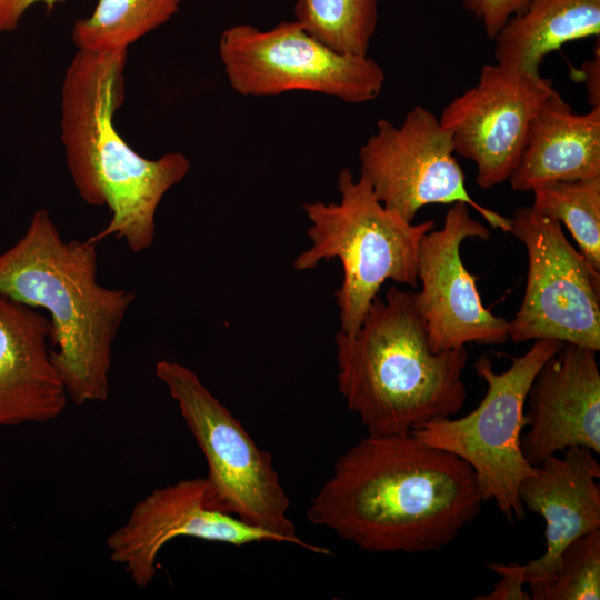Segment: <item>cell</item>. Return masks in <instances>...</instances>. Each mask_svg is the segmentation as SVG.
Here are the masks:
<instances>
[{
    "label": "cell",
    "mask_w": 600,
    "mask_h": 600,
    "mask_svg": "<svg viewBox=\"0 0 600 600\" xmlns=\"http://www.w3.org/2000/svg\"><path fill=\"white\" fill-rule=\"evenodd\" d=\"M489 240L490 231L470 214L464 202H454L441 229H431L418 250L416 309L421 317L431 351L503 344L509 339V321L493 314L482 303L476 281L461 258L466 239Z\"/></svg>",
    "instance_id": "8fae6325"
},
{
    "label": "cell",
    "mask_w": 600,
    "mask_h": 600,
    "mask_svg": "<svg viewBox=\"0 0 600 600\" xmlns=\"http://www.w3.org/2000/svg\"><path fill=\"white\" fill-rule=\"evenodd\" d=\"M156 376L177 402L201 449L206 477L216 506L223 512L318 554L330 550L298 537L288 517L290 500L272 457L261 450L239 420L201 382L194 371L169 360L156 364Z\"/></svg>",
    "instance_id": "52a82bcc"
},
{
    "label": "cell",
    "mask_w": 600,
    "mask_h": 600,
    "mask_svg": "<svg viewBox=\"0 0 600 600\" xmlns=\"http://www.w3.org/2000/svg\"><path fill=\"white\" fill-rule=\"evenodd\" d=\"M582 81L587 89L588 101L591 107H600V50L599 42L596 54L581 66Z\"/></svg>",
    "instance_id": "484cf974"
},
{
    "label": "cell",
    "mask_w": 600,
    "mask_h": 600,
    "mask_svg": "<svg viewBox=\"0 0 600 600\" xmlns=\"http://www.w3.org/2000/svg\"><path fill=\"white\" fill-rule=\"evenodd\" d=\"M530 0H463V6L481 21L486 34L493 39L506 22L523 10Z\"/></svg>",
    "instance_id": "603a6c76"
},
{
    "label": "cell",
    "mask_w": 600,
    "mask_h": 600,
    "mask_svg": "<svg viewBox=\"0 0 600 600\" xmlns=\"http://www.w3.org/2000/svg\"><path fill=\"white\" fill-rule=\"evenodd\" d=\"M182 0H98L92 13L76 21L72 40L78 50L106 52L129 46L168 22Z\"/></svg>",
    "instance_id": "d6986e66"
},
{
    "label": "cell",
    "mask_w": 600,
    "mask_h": 600,
    "mask_svg": "<svg viewBox=\"0 0 600 600\" xmlns=\"http://www.w3.org/2000/svg\"><path fill=\"white\" fill-rule=\"evenodd\" d=\"M526 247L527 283L509 321V339H552L599 351L600 272L566 238L560 222L532 207L510 217V230Z\"/></svg>",
    "instance_id": "9c48e42d"
},
{
    "label": "cell",
    "mask_w": 600,
    "mask_h": 600,
    "mask_svg": "<svg viewBox=\"0 0 600 600\" xmlns=\"http://www.w3.org/2000/svg\"><path fill=\"white\" fill-rule=\"evenodd\" d=\"M219 54L231 88L246 97L301 90L364 103L380 94L384 82L373 59L332 50L296 20L269 30L232 26L220 36Z\"/></svg>",
    "instance_id": "ba28073f"
},
{
    "label": "cell",
    "mask_w": 600,
    "mask_h": 600,
    "mask_svg": "<svg viewBox=\"0 0 600 600\" xmlns=\"http://www.w3.org/2000/svg\"><path fill=\"white\" fill-rule=\"evenodd\" d=\"M600 177V107L574 113L554 91L529 127L520 160L508 179L527 192L556 181Z\"/></svg>",
    "instance_id": "e0dca14e"
},
{
    "label": "cell",
    "mask_w": 600,
    "mask_h": 600,
    "mask_svg": "<svg viewBox=\"0 0 600 600\" xmlns=\"http://www.w3.org/2000/svg\"><path fill=\"white\" fill-rule=\"evenodd\" d=\"M296 21L332 50L368 56L378 23V0H298Z\"/></svg>",
    "instance_id": "ffe728a7"
},
{
    "label": "cell",
    "mask_w": 600,
    "mask_h": 600,
    "mask_svg": "<svg viewBox=\"0 0 600 600\" xmlns=\"http://www.w3.org/2000/svg\"><path fill=\"white\" fill-rule=\"evenodd\" d=\"M528 584L533 600H599L600 529L570 542L549 579Z\"/></svg>",
    "instance_id": "7402d4cb"
},
{
    "label": "cell",
    "mask_w": 600,
    "mask_h": 600,
    "mask_svg": "<svg viewBox=\"0 0 600 600\" xmlns=\"http://www.w3.org/2000/svg\"><path fill=\"white\" fill-rule=\"evenodd\" d=\"M599 34L600 0H530L494 36V58L506 68L540 74L547 54Z\"/></svg>",
    "instance_id": "ac0fdd59"
},
{
    "label": "cell",
    "mask_w": 600,
    "mask_h": 600,
    "mask_svg": "<svg viewBox=\"0 0 600 600\" xmlns=\"http://www.w3.org/2000/svg\"><path fill=\"white\" fill-rule=\"evenodd\" d=\"M450 132L430 110L416 106L396 126L381 119L360 147V174L387 208L413 222L428 204L464 202L503 232L510 218L481 206L466 188Z\"/></svg>",
    "instance_id": "30bf717a"
},
{
    "label": "cell",
    "mask_w": 600,
    "mask_h": 600,
    "mask_svg": "<svg viewBox=\"0 0 600 600\" xmlns=\"http://www.w3.org/2000/svg\"><path fill=\"white\" fill-rule=\"evenodd\" d=\"M334 341L340 393L368 434H408L466 402L467 349L431 351L414 291L389 288L353 334Z\"/></svg>",
    "instance_id": "277c9868"
},
{
    "label": "cell",
    "mask_w": 600,
    "mask_h": 600,
    "mask_svg": "<svg viewBox=\"0 0 600 600\" xmlns=\"http://www.w3.org/2000/svg\"><path fill=\"white\" fill-rule=\"evenodd\" d=\"M597 350L563 343L538 371L527 396L521 449L531 466L573 447L600 453Z\"/></svg>",
    "instance_id": "5bb4252c"
},
{
    "label": "cell",
    "mask_w": 600,
    "mask_h": 600,
    "mask_svg": "<svg viewBox=\"0 0 600 600\" xmlns=\"http://www.w3.org/2000/svg\"><path fill=\"white\" fill-rule=\"evenodd\" d=\"M338 190L339 202L303 204L311 247L297 256L293 268L303 271L322 260H340L343 278L334 292L340 331L353 334L387 280L417 287L420 241L436 222H408L377 199L363 176L354 179L348 168L339 172Z\"/></svg>",
    "instance_id": "5b68a950"
},
{
    "label": "cell",
    "mask_w": 600,
    "mask_h": 600,
    "mask_svg": "<svg viewBox=\"0 0 600 600\" xmlns=\"http://www.w3.org/2000/svg\"><path fill=\"white\" fill-rule=\"evenodd\" d=\"M482 503L456 454L411 433L368 434L337 459L307 518L367 552L422 553L452 543Z\"/></svg>",
    "instance_id": "6da1fadb"
},
{
    "label": "cell",
    "mask_w": 600,
    "mask_h": 600,
    "mask_svg": "<svg viewBox=\"0 0 600 600\" xmlns=\"http://www.w3.org/2000/svg\"><path fill=\"white\" fill-rule=\"evenodd\" d=\"M549 79L496 62L477 83L456 97L439 120L456 153L476 163V183L489 189L508 180L523 151L529 127L554 92Z\"/></svg>",
    "instance_id": "7c38bea8"
},
{
    "label": "cell",
    "mask_w": 600,
    "mask_h": 600,
    "mask_svg": "<svg viewBox=\"0 0 600 600\" xmlns=\"http://www.w3.org/2000/svg\"><path fill=\"white\" fill-rule=\"evenodd\" d=\"M562 344L552 339L534 340L526 353L511 358V366L502 372L494 371L488 357H479L474 370L487 391L478 407L461 418L434 419L410 432L422 443L467 462L483 502L492 500L511 522L526 514L519 487L534 472L521 449L527 396L540 368Z\"/></svg>",
    "instance_id": "8992f818"
},
{
    "label": "cell",
    "mask_w": 600,
    "mask_h": 600,
    "mask_svg": "<svg viewBox=\"0 0 600 600\" xmlns=\"http://www.w3.org/2000/svg\"><path fill=\"white\" fill-rule=\"evenodd\" d=\"M62 1L64 0H0V33L14 31L31 6L42 2L51 9Z\"/></svg>",
    "instance_id": "d4e9b609"
},
{
    "label": "cell",
    "mask_w": 600,
    "mask_h": 600,
    "mask_svg": "<svg viewBox=\"0 0 600 600\" xmlns=\"http://www.w3.org/2000/svg\"><path fill=\"white\" fill-rule=\"evenodd\" d=\"M127 56L128 50L77 51L62 83L61 141L81 199L110 212L107 226L88 239L99 243L113 236L139 253L152 246L158 207L190 161L180 152L144 158L118 132Z\"/></svg>",
    "instance_id": "7a4b0ae2"
},
{
    "label": "cell",
    "mask_w": 600,
    "mask_h": 600,
    "mask_svg": "<svg viewBox=\"0 0 600 600\" xmlns=\"http://www.w3.org/2000/svg\"><path fill=\"white\" fill-rule=\"evenodd\" d=\"M97 246L64 240L50 213L38 209L0 253V292L48 312L52 361L78 406L108 398L113 343L136 299L99 282Z\"/></svg>",
    "instance_id": "3957f363"
},
{
    "label": "cell",
    "mask_w": 600,
    "mask_h": 600,
    "mask_svg": "<svg viewBox=\"0 0 600 600\" xmlns=\"http://www.w3.org/2000/svg\"><path fill=\"white\" fill-rule=\"evenodd\" d=\"M531 191V207L562 222L586 261L600 272V177L549 182Z\"/></svg>",
    "instance_id": "44dd1931"
},
{
    "label": "cell",
    "mask_w": 600,
    "mask_h": 600,
    "mask_svg": "<svg viewBox=\"0 0 600 600\" xmlns=\"http://www.w3.org/2000/svg\"><path fill=\"white\" fill-rule=\"evenodd\" d=\"M487 566L501 579L490 592L479 594L473 598L474 600H531L530 593L523 589V584L527 583L524 564L491 562Z\"/></svg>",
    "instance_id": "cb8c5ba5"
},
{
    "label": "cell",
    "mask_w": 600,
    "mask_h": 600,
    "mask_svg": "<svg viewBox=\"0 0 600 600\" xmlns=\"http://www.w3.org/2000/svg\"><path fill=\"white\" fill-rule=\"evenodd\" d=\"M584 447L566 449L534 466L519 487L524 509L546 523V551L526 566L527 583L541 582L556 571L563 549L600 529V464Z\"/></svg>",
    "instance_id": "2e32d148"
},
{
    "label": "cell",
    "mask_w": 600,
    "mask_h": 600,
    "mask_svg": "<svg viewBox=\"0 0 600 600\" xmlns=\"http://www.w3.org/2000/svg\"><path fill=\"white\" fill-rule=\"evenodd\" d=\"M49 344L48 316L0 292V427L44 423L66 409Z\"/></svg>",
    "instance_id": "9a60e30c"
},
{
    "label": "cell",
    "mask_w": 600,
    "mask_h": 600,
    "mask_svg": "<svg viewBox=\"0 0 600 600\" xmlns=\"http://www.w3.org/2000/svg\"><path fill=\"white\" fill-rule=\"evenodd\" d=\"M180 537L234 547L254 542H286L281 536L253 527L221 511L206 477L180 480L157 488L131 510L127 521L107 539L110 559L122 566L138 588L157 574L162 548Z\"/></svg>",
    "instance_id": "4fadbf2b"
}]
</instances>
